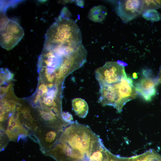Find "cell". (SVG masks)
<instances>
[{
	"label": "cell",
	"mask_w": 161,
	"mask_h": 161,
	"mask_svg": "<svg viewBox=\"0 0 161 161\" xmlns=\"http://www.w3.org/2000/svg\"><path fill=\"white\" fill-rule=\"evenodd\" d=\"M38 89L42 90L44 93H45L47 92V88L46 85L44 84H41L38 87Z\"/></svg>",
	"instance_id": "14"
},
{
	"label": "cell",
	"mask_w": 161,
	"mask_h": 161,
	"mask_svg": "<svg viewBox=\"0 0 161 161\" xmlns=\"http://www.w3.org/2000/svg\"><path fill=\"white\" fill-rule=\"evenodd\" d=\"M144 3V0L120 1L117 14L124 22H129L142 13Z\"/></svg>",
	"instance_id": "7"
},
{
	"label": "cell",
	"mask_w": 161,
	"mask_h": 161,
	"mask_svg": "<svg viewBox=\"0 0 161 161\" xmlns=\"http://www.w3.org/2000/svg\"><path fill=\"white\" fill-rule=\"evenodd\" d=\"M53 152L56 161H112L113 155L89 126L77 122L64 129Z\"/></svg>",
	"instance_id": "1"
},
{
	"label": "cell",
	"mask_w": 161,
	"mask_h": 161,
	"mask_svg": "<svg viewBox=\"0 0 161 161\" xmlns=\"http://www.w3.org/2000/svg\"><path fill=\"white\" fill-rule=\"evenodd\" d=\"M100 87V103L103 106H112L119 113L121 112L126 103L137 96V91L132 80L127 76L117 83Z\"/></svg>",
	"instance_id": "3"
},
{
	"label": "cell",
	"mask_w": 161,
	"mask_h": 161,
	"mask_svg": "<svg viewBox=\"0 0 161 161\" xmlns=\"http://www.w3.org/2000/svg\"><path fill=\"white\" fill-rule=\"evenodd\" d=\"M107 14L106 8L103 5L94 7L91 9L88 17L92 21L100 22L103 21Z\"/></svg>",
	"instance_id": "10"
},
{
	"label": "cell",
	"mask_w": 161,
	"mask_h": 161,
	"mask_svg": "<svg viewBox=\"0 0 161 161\" xmlns=\"http://www.w3.org/2000/svg\"><path fill=\"white\" fill-rule=\"evenodd\" d=\"M63 120L66 122L70 123L72 121L73 118L72 116L67 112H64L62 115Z\"/></svg>",
	"instance_id": "13"
},
{
	"label": "cell",
	"mask_w": 161,
	"mask_h": 161,
	"mask_svg": "<svg viewBox=\"0 0 161 161\" xmlns=\"http://www.w3.org/2000/svg\"><path fill=\"white\" fill-rule=\"evenodd\" d=\"M24 32L16 21L10 20L5 15L1 18L0 44L3 48L9 50L14 48L21 40Z\"/></svg>",
	"instance_id": "4"
},
{
	"label": "cell",
	"mask_w": 161,
	"mask_h": 161,
	"mask_svg": "<svg viewBox=\"0 0 161 161\" xmlns=\"http://www.w3.org/2000/svg\"><path fill=\"white\" fill-rule=\"evenodd\" d=\"M52 84H49L48 85V86L49 87H51V86H52Z\"/></svg>",
	"instance_id": "17"
},
{
	"label": "cell",
	"mask_w": 161,
	"mask_h": 161,
	"mask_svg": "<svg viewBox=\"0 0 161 161\" xmlns=\"http://www.w3.org/2000/svg\"><path fill=\"white\" fill-rule=\"evenodd\" d=\"M72 105L74 110L79 117L83 118L86 117L88 113L89 108L84 100L79 98H74L72 100Z\"/></svg>",
	"instance_id": "9"
},
{
	"label": "cell",
	"mask_w": 161,
	"mask_h": 161,
	"mask_svg": "<svg viewBox=\"0 0 161 161\" xmlns=\"http://www.w3.org/2000/svg\"><path fill=\"white\" fill-rule=\"evenodd\" d=\"M157 78L158 83H161V65L160 68L159 72Z\"/></svg>",
	"instance_id": "15"
},
{
	"label": "cell",
	"mask_w": 161,
	"mask_h": 161,
	"mask_svg": "<svg viewBox=\"0 0 161 161\" xmlns=\"http://www.w3.org/2000/svg\"><path fill=\"white\" fill-rule=\"evenodd\" d=\"M43 93L44 92L43 91L40 89H38L37 92V95L40 96L42 95L43 94Z\"/></svg>",
	"instance_id": "16"
},
{
	"label": "cell",
	"mask_w": 161,
	"mask_h": 161,
	"mask_svg": "<svg viewBox=\"0 0 161 161\" xmlns=\"http://www.w3.org/2000/svg\"><path fill=\"white\" fill-rule=\"evenodd\" d=\"M63 130L40 126L36 134V142L44 155L53 147L59 140Z\"/></svg>",
	"instance_id": "6"
},
{
	"label": "cell",
	"mask_w": 161,
	"mask_h": 161,
	"mask_svg": "<svg viewBox=\"0 0 161 161\" xmlns=\"http://www.w3.org/2000/svg\"><path fill=\"white\" fill-rule=\"evenodd\" d=\"M142 13L143 16L145 19L152 21H159L161 18L160 13L154 10H147Z\"/></svg>",
	"instance_id": "11"
},
{
	"label": "cell",
	"mask_w": 161,
	"mask_h": 161,
	"mask_svg": "<svg viewBox=\"0 0 161 161\" xmlns=\"http://www.w3.org/2000/svg\"><path fill=\"white\" fill-rule=\"evenodd\" d=\"M148 71L144 70L142 78L134 86L137 91L145 100L150 101L156 93L157 78H151Z\"/></svg>",
	"instance_id": "8"
},
{
	"label": "cell",
	"mask_w": 161,
	"mask_h": 161,
	"mask_svg": "<svg viewBox=\"0 0 161 161\" xmlns=\"http://www.w3.org/2000/svg\"><path fill=\"white\" fill-rule=\"evenodd\" d=\"M95 75L100 86L117 83L127 76L124 66L116 61L106 62L96 70Z\"/></svg>",
	"instance_id": "5"
},
{
	"label": "cell",
	"mask_w": 161,
	"mask_h": 161,
	"mask_svg": "<svg viewBox=\"0 0 161 161\" xmlns=\"http://www.w3.org/2000/svg\"><path fill=\"white\" fill-rule=\"evenodd\" d=\"M128 161H150L148 151L141 154L128 157Z\"/></svg>",
	"instance_id": "12"
},
{
	"label": "cell",
	"mask_w": 161,
	"mask_h": 161,
	"mask_svg": "<svg viewBox=\"0 0 161 161\" xmlns=\"http://www.w3.org/2000/svg\"><path fill=\"white\" fill-rule=\"evenodd\" d=\"M69 14L67 9L64 7L58 18L47 30L43 48L75 49L82 43L80 30L77 24L69 18Z\"/></svg>",
	"instance_id": "2"
}]
</instances>
